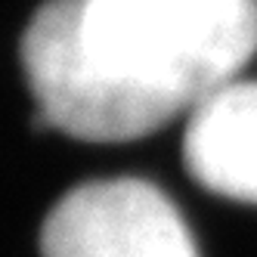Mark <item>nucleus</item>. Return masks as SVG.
Returning <instances> with one entry per match:
<instances>
[{
	"label": "nucleus",
	"mask_w": 257,
	"mask_h": 257,
	"mask_svg": "<svg viewBox=\"0 0 257 257\" xmlns=\"http://www.w3.org/2000/svg\"><path fill=\"white\" fill-rule=\"evenodd\" d=\"M257 53V0H47L22 34L41 121L124 143L189 115Z\"/></svg>",
	"instance_id": "obj_1"
},
{
	"label": "nucleus",
	"mask_w": 257,
	"mask_h": 257,
	"mask_svg": "<svg viewBox=\"0 0 257 257\" xmlns=\"http://www.w3.org/2000/svg\"><path fill=\"white\" fill-rule=\"evenodd\" d=\"M41 257H198V245L158 186L118 177L59 198L44 220Z\"/></svg>",
	"instance_id": "obj_2"
},
{
	"label": "nucleus",
	"mask_w": 257,
	"mask_h": 257,
	"mask_svg": "<svg viewBox=\"0 0 257 257\" xmlns=\"http://www.w3.org/2000/svg\"><path fill=\"white\" fill-rule=\"evenodd\" d=\"M183 161L198 186L257 205V81L235 78L192 108Z\"/></svg>",
	"instance_id": "obj_3"
}]
</instances>
